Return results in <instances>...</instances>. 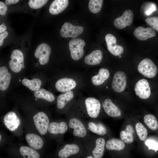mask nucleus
Returning <instances> with one entry per match:
<instances>
[{
	"mask_svg": "<svg viewBox=\"0 0 158 158\" xmlns=\"http://www.w3.org/2000/svg\"><path fill=\"white\" fill-rule=\"evenodd\" d=\"M11 60L9 62L11 70L17 73L20 71L22 68H24V56L22 52L18 49L14 50L11 56Z\"/></svg>",
	"mask_w": 158,
	"mask_h": 158,
	"instance_id": "obj_4",
	"label": "nucleus"
},
{
	"mask_svg": "<svg viewBox=\"0 0 158 158\" xmlns=\"http://www.w3.org/2000/svg\"><path fill=\"white\" fill-rule=\"evenodd\" d=\"M25 139L30 147L35 150L41 149L44 145L42 139L35 134L28 133L25 136Z\"/></svg>",
	"mask_w": 158,
	"mask_h": 158,
	"instance_id": "obj_16",
	"label": "nucleus"
},
{
	"mask_svg": "<svg viewBox=\"0 0 158 158\" xmlns=\"http://www.w3.org/2000/svg\"><path fill=\"white\" fill-rule=\"evenodd\" d=\"M127 78L125 74L123 71L116 72L114 75L111 86L113 90L117 92H121L125 89L126 85Z\"/></svg>",
	"mask_w": 158,
	"mask_h": 158,
	"instance_id": "obj_8",
	"label": "nucleus"
},
{
	"mask_svg": "<svg viewBox=\"0 0 158 158\" xmlns=\"http://www.w3.org/2000/svg\"><path fill=\"white\" fill-rule=\"evenodd\" d=\"M133 20V13L130 10H126L123 15L115 19L114 22V26L119 29H122L130 25Z\"/></svg>",
	"mask_w": 158,
	"mask_h": 158,
	"instance_id": "obj_9",
	"label": "nucleus"
},
{
	"mask_svg": "<svg viewBox=\"0 0 158 158\" xmlns=\"http://www.w3.org/2000/svg\"><path fill=\"white\" fill-rule=\"evenodd\" d=\"M69 125L71 128L73 129V134L75 136L83 138L86 135V129L78 119L76 118H71L69 121Z\"/></svg>",
	"mask_w": 158,
	"mask_h": 158,
	"instance_id": "obj_13",
	"label": "nucleus"
},
{
	"mask_svg": "<svg viewBox=\"0 0 158 158\" xmlns=\"http://www.w3.org/2000/svg\"><path fill=\"white\" fill-rule=\"evenodd\" d=\"M104 110L109 116L116 117L120 116L121 111L119 108L109 99H105L102 104Z\"/></svg>",
	"mask_w": 158,
	"mask_h": 158,
	"instance_id": "obj_17",
	"label": "nucleus"
},
{
	"mask_svg": "<svg viewBox=\"0 0 158 158\" xmlns=\"http://www.w3.org/2000/svg\"><path fill=\"white\" fill-rule=\"evenodd\" d=\"M34 95L37 98L42 99L49 102H53L55 99L52 93L43 88L35 91Z\"/></svg>",
	"mask_w": 158,
	"mask_h": 158,
	"instance_id": "obj_31",
	"label": "nucleus"
},
{
	"mask_svg": "<svg viewBox=\"0 0 158 158\" xmlns=\"http://www.w3.org/2000/svg\"><path fill=\"white\" fill-rule=\"evenodd\" d=\"M7 29V27L4 23L0 25V33H1L5 31Z\"/></svg>",
	"mask_w": 158,
	"mask_h": 158,
	"instance_id": "obj_42",
	"label": "nucleus"
},
{
	"mask_svg": "<svg viewBox=\"0 0 158 158\" xmlns=\"http://www.w3.org/2000/svg\"><path fill=\"white\" fill-rule=\"evenodd\" d=\"M8 35V33L7 31H6L0 34V46L2 45L3 43V40L4 39L7 37Z\"/></svg>",
	"mask_w": 158,
	"mask_h": 158,
	"instance_id": "obj_40",
	"label": "nucleus"
},
{
	"mask_svg": "<svg viewBox=\"0 0 158 158\" xmlns=\"http://www.w3.org/2000/svg\"><path fill=\"white\" fill-rule=\"evenodd\" d=\"M156 32L154 29L149 27L144 28L140 26L137 27L134 30L133 35L138 40H146L148 39L154 37L156 35Z\"/></svg>",
	"mask_w": 158,
	"mask_h": 158,
	"instance_id": "obj_12",
	"label": "nucleus"
},
{
	"mask_svg": "<svg viewBox=\"0 0 158 158\" xmlns=\"http://www.w3.org/2000/svg\"><path fill=\"white\" fill-rule=\"evenodd\" d=\"M145 21L148 25L158 32V17L147 18L145 19Z\"/></svg>",
	"mask_w": 158,
	"mask_h": 158,
	"instance_id": "obj_36",
	"label": "nucleus"
},
{
	"mask_svg": "<svg viewBox=\"0 0 158 158\" xmlns=\"http://www.w3.org/2000/svg\"><path fill=\"white\" fill-rule=\"evenodd\" d=\"M47 1V0H30L29 1L28 4L31 8L37 9L44 5Z\"/></svg>",
	"mask_w": 158,
	"mask_h": 158,
	"instance_id": "obj_35",
	"label": "nucleus"
},
{
	"mask_svg": "<svg viewBox=\"0 0 158 158\" xmlns=\"http://www.w3.org/2000/svg\"><path fill=\"white\" fill-rule=\"evenodd\" d=\"M83 29L81 26H74L68 22H66L62 25L60 30L61 36L63 37L75 38L83 32Z\"/></svg>",
	"mask_w": 158,
	"mask_h": 158,
	"instance_id": "obj_5",
	"label": "nucleus"
},
{
	"mask_svg": "<svg viewBox=\"0 0 158 158\" xmlns=\"http://www.w3.org/2000/svg\"><path fill=\"white\" fill-rule=\"evenodd\" d=\"M134 130L130 125H127L125 130L122 131L120 133L121 139L125 142L129 144L133 141V134Z\"/></svg>",
	"mask_w": 158,
	"mask_h": 158,
	"instance_id": "obj_27",
	"label": "nucleus"
},
{
	"mask_svg": "<svg viewBox=\"0 0 158 158\" xmlns=\"http://www.w3.org/2000/svg\"><path fill=\"white\" fill-rule=\"evenodd\" d=\"M51 52L49 46L45 43H42L37 47L35 52V56L39 58V62L42 65H44L48 62Z\"/></svg>",
	"mask_w": 158,
	"mask_h": 158,
	"instance_id": "obj_7",
	"label": "nucleus"
},
{
	"mask_svg": "<svg viewBox=\"0 0 158 158\" xmlns=\"http://www.w3.org/2000/svg\"><path fill=\"white\" fill-rule=\"evenodd\" d=\"M105 40L107 49L112 55L118 56L123 53V48L122 46L116 44V39L114 35L108 34L105 36Z\"/></svg>",
	"mask_w": 158,
	"mask_h": 158,
	"instance_id": "obj_11",
	"label": "nucleus"
},
{
	"mask_svg": "<svg viewBox=\"0 0 158 158\" xmlns=\"http://www.w3.org/2000/svg\"><path fill=\"white\" fill-rule=\"evenodd\" d=\"M86 158H95L94 157H93L91 156H90L87 157Z\"/></svg>",
	"mask_w": 158,
	"mask_h": 158,
	"instance_id": "obj_43",
	"label": "nucleus"
},
{
	"mask_svg": "<svg viewBox=\"0 0 158 158\" xmlns=\"http://www.w3.org/2000/svg\"><path fill=\"white\" fill-rule=\"evenodd\" d=\"M19 151L23 158H40V155L35 150L27 146H22Z\"/></svg>",
	"mask_w": 158,
	"mask_h": 158,
	"instance_id": "obj_28",
	"label": "nucleus"
},
{
	"mask_svg": "<svg viewBox=\"0 0 158 158\" xmlns=\"http://www.w3.org/2000/svg\"><path fill=\"white\" fill-rule=\"evenodd\" d=\"M68 128V125L65 122H52L49 124L48 131L52 134H63L67 131Z\"/></svg>",
	"mask_w": 158,
	"mask_h": 158,
	"instance_id": "obj_20",
	"label": "nucleus"
},
{
	"mask_svg": "<svg viewBox=\"0 0 158 158\" xmlns=\"http://www.w3.org/2000/svg\"><path fill=\"white\" fill-rule=\"evenodd\" d=\"M11 78V74L7 68L4 66L0 68V89L3 91L7 89Z\"/></svg>",
	"mask_w": 158,
	"mask_h": 158,
	"instance_id": "obj_21",
	"label": "nucleus"
},
{
	"mask_svg": "<svg viewBox=\"0 0 158 158\" xmlns=\"http://www.w3.org/2000/svg\"><path fill=\"white\" fill-rule=\"evenodd\" d=\"M110 73L109 70L105 68H101L96 75L93 76L92 82L94 85H98L103 83L109 78Z\"/></svg>",
	"mask_w": 158,
	"mask_h": 158,
	"instance_id": "obj_23",
	"label": "nucleus"
},
{
	"mask_svg": "<svg viewBox=\"0 0 158 158\" xmlns=\"http://www.w3.org/2000/svg\"><path fill=\"white\" fill-rule=\"evenodd\" d=\"M79 147L75 144H66L59 152L58 155L60 158H67L70 156L78 153Z\"/></svg>",
	"mask_w": 158,
	"mask_h": 158,
	"instance_id": "obj_19",
	"label": "nucleus"
},
{
	"mask_svg": "<svg viewBox=\"0 0 158 158\" xmlns=\"http://www.w3.org/2000/svg\"><path fill=\"white\" fill-rule=\"evenodd\" d=\"M103 1L102 0H90L88 4L90 11L93 13L99 12L102 8Z\"/></svg>",
	"mask_w": 158,
	"mask_h": 158,
	"instance_id": "obj_34",
	"label": "nucleus"
},
{
	"mask_svg": "<svg viewBox=\"0 0 158 158\" xmlns=\"http://www.w3.org/2000/svg\"><path fill=\"white\" fill-rule=\"evenodd\" d=\"M135 128L140 140L142 141L146 140L147 136V131L144 126L141 123L138 122L135 125Z\"/></svg>",
	"mask_w": 158,
	"mask_h": 158,
	"instance_id": "obj_33",
	"label": "nucleus"
},
{
	"mask_svg": "<svg viewBox=\"0 0 158 158\" xmlns=\"http://www.w3.org/2000/svg\"><path fill=\"white\" fill-rule=\"evenodd\" d=\"M22 84L33 91H36L40 89L42 85L41 80L38 78H34L31 80L23 79L22 81Z\"/></svg>",
	"mask_w": 158,
	"mask_h": 158,
	"instance_id": "obj_29",
	"label": "nucleus"
},
{
	"mask_svg": "<svg viewBox=\"0 0 158 158\" xmlns=\"http://www.w3.org/2000/svg\"><path fill=\"white\" fill-rule=\"evenodd\" d=\"M33 119L35 126L39 133L42 135L46 134L50 124L47 115L43 112H40L34 116Z\"/></svg>",
	"mask_w": 158,
	"mask_h": 158,
	"instance_id": "obj_3",
	"label": "nucleus"
},
{
	"mask_svg": "<svg viewBox=\"0 0 158 158\" xmlns=\"http://www.w3.org/2000/svg\"><path fill=\"white\" fill-rule=\"evenodd\" d=\"M145 123L151 130L155 131L158 128V122L156 117L152 114H148L144 117Z\"/></svg>",
	"mask_w": 158,
	"mask_h": 158,
	"instance_id": "obj_32",
	"label": "nucleus"
},
{
	"mask_svg": "<svg viewBox=\"0 0 158 158\" xmlns=\"http://www.w3.org/2000/svg\"><path fill=\"white\" fill-rule=\"evenodd\" d=\"M145 144L148 147L149 150L152 149L155 151L158 150V143L156 141L151 140H148L145 141Z\"/></svg>",
	"mask_w": 158,
	"mask_h": 158,
	"instance_id": "obj_38",
	"label": "nucleus"
},
{
	"mask_svg": "<svg viewBox=\"0 0 158 158\" xmlns=\"http://www.w3.org/2000/svg\"><path fill=\"white\" fill-rule=\"evenodd\" d=\"M138 69L140 73L149 78L156 76L158 72L157 66L148 58H145L141 61L138 66Z\"/></svg>",
	"mask_w": 158,
	"mask_h": 158,
	"instance_id": "obj_1",
	"label": "nucleus"
},
{
	"mask_svg": "<svg viewBox=\"0 0 158 158\" xmlns=\"http://www.w3.org/2000/svg\"><path fill=\"white\" fill-rule=\"evenodd\" d=\"M105 140L102 138H97L95 141V147L92 151V154L95 158H101L104 151Z\"/></svg>",
	"mask_w": 158,
	"mask_h": 158,
	"instance_id": "obj_25",
	"label": "nucleus"
},
{
	"mask_svg": "<svg viewBox=\"0 0 158 158\" xmlns=\"http://www.w3.org/2000/svg\"><path fill=\"white\" fill-rule=\"evenodd\" d=\"M73 92L71 90L59 95L57 100L58 108L60 109L63 108L66 104L73 99Z\"/></svg>",
	"mask_w": 158,
	"mask_h": 158,
	"instance_id": "obj_24",
	"label": "nucleus"
},
{
	"mask_svg": "<svg viewBox=\"0 0 158 158\" xmlns=\"http://www.w3.org/2000/svg\"><path fill=\"white\" fill-rule=\"evenodd\" d=\"M85 105L88 114L91 117H97L99 113L101 104L99 102L93 97H88L85 101Z\"/></svg>",
	"mask_w": 158,
	"mask_h": 158,
	"instance_id": "obj_10",
	"label": "nucleus"
},
{
	"mask_svg": "<svg viewBox=\"0 0 158 158\" xmlns=\"http://www.w3.org/2000/svg\"><path fill=\"white\" fill-rule=\"evenodd\" d=\"M68 4V0H55L51 4L49 8V12L53 15L58 14L64 10Z\"/></svg>",
	"mask_w": 158,
	"mask_h": 158,
	"instance_id": "obj_18",
	"label": "nucleus"
},
{
	"mask_svg": "<svg viewBox=\"0 0 158 158\" xmlns=\"http://www.w3.org/2000/svg\"><path fill=\"white\" fill-rule=\"evenodd\" d=\"M0 141H1V135L0 134Z\"/></svg>",
	"mask_w": 158,
	"mask_h": 158,
	"instance_id": "obj_44",
	"label": "nucleus"
},
{
	"mask_svg": "<svg viewBox=\"0 0 158 158\" xmlns=\"http://www.w3.org/2000/svg\"><path fill=\"white\" fill-rule=\"evenodd\" d=\"M106 146L108 150L119 151L124 148L125 144L122 140L117 138H113L107 141Z\"/></svg>",
	"mask_w": 158,
	"mask_h": 158,
	"instance_id": "obj_26",
	"label": "nucleus"
},
{
	"mask_svg": "<svg viewBox=\"0 0 158 158\" xmlns=\"http://www.w3.org/2000/svg\"><path fill=\"white\" fill-rule=\"evenodd\" d=\"M7 10V7L6 4L3 2L0 1V14L4 15L6 14Z\"/></svg>",
	"mask_w": 158,
	"mask_h": 158,
	"instance_id": "obj_39",
	"label": "nucleus"
},
{
	"mask_svg": "<svg viewBox=\"0 0 158 158\" xmlns=\"http://www.w3.org/2000/svg\"><path fill=\"white\" fill-rule=\"evenodd\" d=\"M18 0H6L5 1L6 4L8 5H11V4H15L19 1Z\"/></svg>",
	"mask_w": 158,
	"mask_h": 158,
	"instance_id": "obj_41",
	"label": "nucleus"
},
{
	"mask_svg": "<svg viewBox=\"0 0 158 158\" xmlns=\"http://www.w3.org/2000/svg\"><path fill=\"white\" fill-rule=\"evenodd\" d=\"M85 45V42L80 38L73 39L70 41L69 49L73 59L78 60L82 57L84 54L83 47Z\"/></svg>",
	"mask_w": 158,
	"mask_h": 158,
	"instance_id": "obj_2",
	"label": "nucleus"
},
{
	"mask_svg": "<svg viewBox=\"0 0 158 158\" xmlns=\"http://www.w3.org/2000/svg\"><path fill=\"white\" fill-rule=\"evenodd\" d=\"M134 90L136 95L140 98L146 99L150 97L151 94V90L147 80L142 79L135 84Z\"/></svg>",
	"mask_w": 158,
	"mask_h": 158,
	"instance_id": "obj_6",
	"label": "nucleus"
},
{
	"mask_svg": "<svg viewBox=\"0 0 158 158\" xmlns=\"http://www.w3.org/2000/svg\"><path fill=\"white\" fill-rule=\"evenodd\" d=\"M121 57H122V56H121V55H119V58H121Z\"/></svg>",
	"mask_w": 158,
	"mask_h": 158,
	"instance_id": "obj_45",
	"label": "nucleus"
},
{
	"mask_svg": "<svg viewBox=\"0 0 158 158\" xmlns=\"http://www.w3.org/2000/svg\"><path fill=\"white\" fill-rule=\"evenodd\" d=\"M156 10L157 7L155 4L153 3H150L145 8L144 13L146 15L149 16Z\"/></svg>",
	"mask_w": 158,
	"mask_h": 158,
	"instance_id": "obj_37",
	"label": "nucleus"
},
{
	"mask_svg": "<svg viewBox=\"0 0 158 158\" xmlns=\"http://www.w3.org/2000/svg\"><path fill=\"white\" fill-rule=\"evenodd\" d=\"M76 86V83L73 79L64 78L58 80L55 84V87L59 92H65L73 89Z\"/></svg>",
	"mask_w": 158,
	"mask_h": 158,
	"instance_id": "obj_15",
	"label": "nucleus"
},
{
	"mask_svg": "<svg viewBox=\"0 0 158 158\" xmlns=\"http://www.w3.org/2000/svg\"><path fill=\"white\" fill-rule=\"evenodd\" d=\"M102 58V51L100 50H97L87 55L85 58V62L88 65H97L100 63Z\"/></svg>",
	"mask_w": 158,
	"mask_h": 158,
	"instance_id": "obj_22",
	"label": "nucleus"
},
{
	"mask_svg": "<svg viewBox=\"0 0 158 158\" xmlns=\"http://www.w3.org/2000/svg\"><path fill=\"white\" fill-rule=\"evenodd\" d=\"M88 129L94 133L103 135H105L107 133L106 128L101 123H96L92 122H90L88 123Z\"/></svg>",
	"mask_w": 158,
	"mask_h": 158,
	"instance_id": "obj_30",
	"label": "nucleus"
},
{
	"mask_svg": "<svg viewBox=\"0 0 158 158\" xmlns=\"http://www.w3.org/2000/svg\"><path fill=\"white\" fill-rule=\"evenodd\" d=\"M3 121L6 128L11 131L16 130L20 123V120L16 114L13 111L9 112L4 116Z\"/></svg>",
	"mask_w": 158,
	"mask_h": 158,
	"instance_id": "obj_14",
	"label": "nucleus"
}]
</instances>
